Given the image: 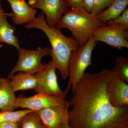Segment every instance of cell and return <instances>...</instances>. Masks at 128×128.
<instances>
[{"instance_id":"cell-17","label":"cell","mask_w":128,"mask_h":128,"mask_svg":"<svg viewBox=\"0 0 128 128\" xmlns=\"http://www.w3.org/2000/svg\"><path fill=\"white\" fill-rule=\"evenodd\" d=\"M18 128H46L36 112L31 111L18 122Z\"/></svg>"},{"instance_id":"cell-19","label":"cell","mask_w":128,"mask_h":128,"mask_svg":"<svg viewBox=\"0 0 128 128\" xmlns=\"http://www.w3.org/2000/svg\"><path fill=\"white\" fill-rule=\"evenodd\" d=\"M28 109L11 112H0V123L6 122L18 123L28 113L31 112Z\"/></svg>"},{"instance_id":"cell-12","label":"cell","mask_w":128,"mask_h":128,"mask_svg":"<svg viewBox=\"0 0 128 128\" xmlns=\"http://www.w3.org/2000/svg\"><path fill=\"white\" fill-rule=\"evenodd\" d=\"M12 9L13 22L16 25L28 24L36 18L37 11L24 0H6Z\"/></svg>"},{"instance_id":"cell-15","label":"cell","mask_w":128,"mask_h":128,"mask_svg":"<svg viewBox=\"0 0 128 128\" xmlns=\"http://www.w3.org/2000/svg\"><path fill=\"white\" fill-rule=\"evenodd\" d=\"M10 80L12 88L14 92L20 90H35L37 81L35 75L18 72L12 76Z\"/></svg>"},{"instance_id":"cell-5","label":"cell","mask_w":128,"mask_h":128,"mask_svg":"<svg viewBox=\"0 0 128 128\" xmlns=\"http://www.w3.org/2000/svg\"><path fill=\"white\" fill-rule=\"evenodd\" d=\"M18 60L16 66L8 76L10 79L16 73L23 72L34 74L43 70L47 64H43L41 60L46 55H50L51 48H38L37 49L28 50L20 48Z\"/></svg>"},{"instance_id":"cell-22","label":"cell","mask_w":128,"mask_h":128,"mask_svg":"<svg viewBox=\"0 0 128 128\" xmlns=\"http://www.w3.org/2000/svg\"><path fill=\"white\" fill-rule=\"evenodd\" d=\"M71 9H85L83 0H63Z\"/></svg>"},{"instance_id":"cell-24","label":"cell","mask_w":128,"mask_h":128,"mask_svg":"<svg viewBox=\"0 0 128 128\" xmlns=\"http://www.w3.org/2000/svg\"><path fill=\"white\" fill-rule=\"evenodd\" d=\"M0 128H18V123L6 122L0 123Z\"/></svg>"},{"instance_id":"cell-27","label":"cell","mask_w":128,"mask_h":128,"mask_svg":"<svg viewBox=\"0 0 128 128\" xmlns=\"http://www.w3.org/2000/svg\"></svg>"},{"instance_id":"cell-8","label":"cell","mask_w":128,"mask_h":128,"mask_svg":"<svg viewBox=\"0 0 128 128\" xmlns=\"http://www.w3.org/2000/svg\"><path fill=\"white\" fill-rule=\"evenodd\" d=\"M65 98L43 93L31 96H23L16 98V108H24L37 112L44 108L60 105L65 100Z\"/></svg>"},{"instance_id":"cell-2","label":"cell","mask_w":128,"mask_h":128,"mask_svg":"<svg viewBox=\"0 0 128 128\" xmlns=\"http://www.w3.org/2000/svg\"><path fill=\"white\" fill-rule=\"evenodd\" d=\"M44 16L43 12H41L34 20L25 25V27L27 29H39L45 33L51 46V61L58 70L62 79L67 80L70 57L72 53L77 49L80 45L73 37L66 36L56 26L48 25Z\"/></svg>"},{"instance_id":"cell-25","label":"cell","mask_w":128,"mask_h":128,"mask_svg":"<svg viewBox=\"0 0 128 128\" xmlns=\"http://www.w3.org/2000/svg\"><path fill=\"white\" fill-rule=\"evenodd\" d=\"M60 128H70L69 125L68 123H66L63 124Z\"/></svg>"},{"instance_id":"cell-11","label":"cell","mask_w":128,"mask_h":128,"mask_svg":"<svg viewBox=\"0 0 128 128\" xmlns=\"http://www.w3.org/2000/svg\"><path fill=\"white\" fill-rule=\"evenodd\" d=\"M68 101L65 100L60 105L44 108L37 112L46 128H60L68 123Z\"/></svg>"},{"instance_id":"cell-16","label":"cell","mask_w":128,"mask_h":128,"mask_svg":"<svg viewBox=\"0 0 128 128\" xmlns=\"http://www.w3.org/2000/svg\"><path fill=\"white\" fill-rule=\"evenodd\" d=\"M128 0H114L107 8L97 15L99 20L103 24L116 18L127 8Z\"/></svg>"},{"instance_id":"cell-7","label":"cell","mask_w":128,"mask_h":128,"mask_svg":"<svg viewBox=\"0 0 128 128\" xmlns=\"http://www.w3.org/2000/svg\"><path fill=\"white\" fill-rule=\"evenodd\" d=\"M56 70L55 66L50 61L43 70L35 74L37 81L35 92L65 98L67 93L60 87Z\"/></svg>"},{"instance_id":"cell-13","label":"cell","mask_w":128,"mask_h":128,"mask_svg":"<svg viewBox=\"0 0 128 128\" xmlns=\"http://www.w3.org/2000/svg\"><path fill=\"white\" fill-rule=\"evenodd\" d=\"M8 16H12V13H6L0 4V43L12 45L18 50L20 48L19 40L14 34V28L7 20Z\"/></svg>"},{"instance_id":"cell-18","label":"cell","mask_w":128,"mask_h":128,"mask_svg":"<svg viewBox=\"0 0 128 128\" xmlns=\"http://www.w3.org/2000/svg\"><path fill=\"white\" fill-rule=\"evenodd\" d=\"M112 70L122 80L128 83V60L122 56L117 57Z\"/></svg>"},{"instance_id":"cell-4","label":"cell","mask_w":128,"mask_h":128,"mask_svg":"<svg viewBox=\"0 0 128 128\" xmlns=\"http://www.w3.org/2000/svg\"><path fill=\"white\" fill-rule=\"evenodd\" d=\"M97 43L92 37L84 45L72 53L68 64V80L65 90L66 93L75 89L86 70L92 64V54Z\"/></svg>"},{"instance_id":"cell-21","label":"cell","mask_w":128,"mask_h":128,"mask_svg":"<svg viewBox=\"0 0 128 128\" xmlns=\"http://www.w3.org/2000/svg\"><path fill=\"white\" fill-rule=\"evenodd\" d=\"M107 25H119L128 27V8H126L123 12L116 18L105 23Z\"/></svg>"},{"instance_id":"cell-1","label":"cell","mask_w":128,"mask_h":128,"mask_svg":"<svg viewBox=\"0 0 128 128\" xmlns=\"http://www.w3.org/2000/svg\"><path fill=\"white\" fill-rule=\"evenodd\" d=\"M109 70L85 73L68 101L70 128H128V106H114L106 92Z\"/></svg>"},{"instance_id":"cell-10","label":"cell","mask_w":128,"mask_h":128,"mask_svg":"<svg viewBox=\"0 0 128 128\" xmlns=\"http://www.w3.org/2000/svg\"><path fill=\"white\" fill-rule=\"evenodd\" d=\"M28 4L33 8L41 10L46 21L50 26H56L68 7L63 0H30Z\"/></svg>"},{"instance_id":"cell-6","label":"cell","mask_w":128,"mask_h":128,"mask_svg":"<svg viewBox=\"0 0 128 128\" xmlns=\"http://www.w3.org/2000/svg\"><path fill=\"white\" fill-rule=\"evenodd\" d=\"M128 29L124 25L104 24L95 30L92 37L98 42H103L116 48H128Z\"/></svg>"},{"instance_id":"cell-14","label":"cell","mask_w":128,"mask_h":128,"mask_svg":"<svg viewBox=\"0 0 128 128\" xmlns=\"http://www.w3.org/2000/svg\"><path fill=\"white\" fill-rule=\"evenodd\" d=\"M16 97L8 78H0V112H11L16 109Z\"/></svg>"},{"instance_id":"cell-3","label":"cell","mask_w":128,"mask_h":128,"mask_svg":"<svg viewBox=\"0 0 128 128\" xmlns=\"http://www.w3.org/2000/svg\"><path fill=\"white\" fill-rule=\"evenodd\" d=\"M103 25L97 16L84 9H70L64 12L56 26L60 30H70L81 47L87 42L97 28Z\"/></svg>"},{"instance_id":"cell-23","label":"cell","mask_w":128,"mask_h":128,"mask_svg":"<svg viewBox=\"0 0 128 128\" xmlns=\"http://www.w3.org/2000/svg\"><path fill=\"white\" fill-rule=\"evenodd\" d=\"M83 2L86 10L90 13L94 6V0H83Z\"/></svg>"},{"instance_id":"cell-26","label":"cell","mask_w":128,"mask_h":128,"mask_svg":"<svg viewBox=\"0 0 128 128\" xmlns=\"http://www.w3.org/2000/svg\"><path fill=\"white\" fill-rule=\"evenodd\" d=\"M2 0H0V2Z\"/></svg>"},{"instance_id":"cell-20","label":"cell","mask_w":128,"mask_h":128,"mask_svg":"<svg viewBox=\"0 0 128 128\" xmlns=\"http://www.w3.org/2000/svg\"><path fill=\"white\" fill-rule=\"evenodd\" d=\"M114 0H94V6L91 12L96 16L107 8Z\"/></svg>"},{"instance_id":"cell-9","label":"cell","mask_w":128,"mask_h":128,"mask_svg":"<svg viewBox=\"0 0 128 128\" xmlns=\"http://www.w3.org/2000/svg\"><path fill=\"white\" fill-rule=\"evenodd\" d=\"M106 89L109 101L114 106L122 108L128 106V83L112 70H109Z\"/></svg>"}]
</instances>
